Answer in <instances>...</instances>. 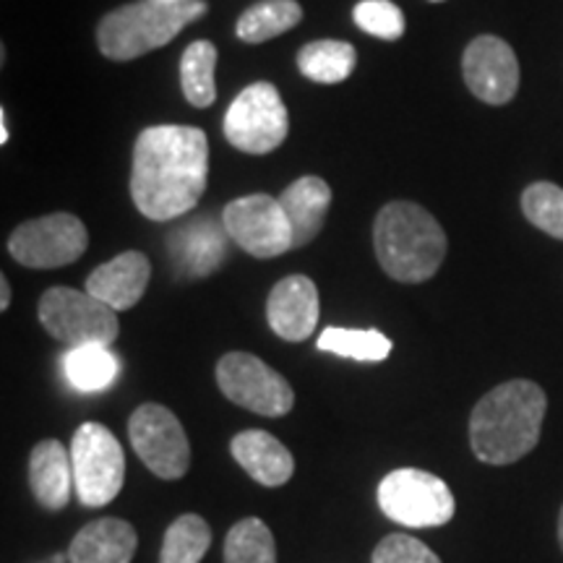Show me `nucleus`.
<instances>
[{"instance_id": "nucleus-24", "label": "nucleus", "mask_w": 563, "mask_h": 563, "mask_svg": "<svg viewBox=\"0 0 563 563\" xmlns=\"http://www.w3.org/2000/svg\"><path fill=\"white\" fill-rule=\"evenodd\" d=\"M63 368H66V378L74 389L79 391H102L118 378L121 363L112 355L110 347H76L68 350L63 357Z\"/></svg>"}, {"instance_id": "nucleus-16", "label": "nucleus", "mask_w": 563, "mask_h": 563, "mask_svg": "<svg viewBox=\"0 0 563 563\" xmlns=\"http://www.w3.org/2000/svg\"><path fill=\"white\" fill-rule=\"evenodd\" d=\"M170 258L183 277L196 279L217 272L224 262V249H228V232L214 224L209 217L194 220L186 228L170 232Z\"/></svg>"}, {"instance_id": "nucleus-7", "label": "nucleus", "mask_w": 563, "mask_h": 563, "mask_svg": "<svg viewBox=\"0 0 563 563\" xmlns=\"http://www.w3.org/2000/svg\"><path fill=\"white\" fill-rule=\"evenodd\" d=\"M76 496L84 506H108L125 481V454L121 441L102 422H84L70 441Z\"/></svg>"}, {"instance_id": "nucleus-13", "label": "nucleus", "mask_w": 563, "mask_h": 563, "mask_svg": "<svg viewBox=\"0 0 563 563\" xmlns=\"http://www.w3.org/2000/svg\"><path fill=\"white\" fill-rule=\"evenodd\" d=\"M467 89L485 104H506L519 91V60L509 42L496 34H481L462 55Z\"/></svg>"}, {"instance_id": "nucleus-18", "label": "nucleus", "mask_w": 563, "mask_h": 563, "mask_svg": "<svg viewBox=\"0 0 563 563\" xmlns=\"http://www.w3.org/2000/svg\"><path fill=\"white\" fill-rule=\"evenodd\" d=\"M30 488L47 511L66 509L74 485V462L60 441H40L30 454Z\"/></svg>"}, {"instance_id": "nucleus-1", "label": "nucleus", "mask_w": 563, "mask_h": 563, "mask_svg": "<svg viewBox=\"0 0 563 563\" xmlns=\"http://www.w3.org/2000/svg\"><path fill=\"white\" fill-rule=\"evenodd\" d=\"M209 141L194 125H152L133 144L131 199L146 220L188 214L207 191Z\"/></svg>"}, {"instance_id": "nucleus-29", "label": "nucleus", "mask_w": 563, "mask_h": 563, "mask_svg": "<svg viewBox=\"0 0 563 563\" xmlns=\"http://www.w3.org/2000/svg\"><path fill=\"white\" fill-rule=\"evenodd\" d=\"M357 30L378 40H399L405 34V13L391 0H363L352 11Z\"/></svg>"}, {"instance_id": "nucleus-19", "label": "nucleus", "mask_w": 563, "mask_h": 563, "mask_svg": "<svg viewBox=\"0 0 563 563\" xmlns=\"http://www.w3.org/2000/svg\"><path fill=\"white\" fill-rule=\"evenodd\" d=\"M230 452L245 473L266 488H279V485L290 483L295 473L290 449L266 431L238 433L230 443Z\"/></svg>"}, {"instance_id": "nucleus-2", "label": "nucleus", "mask_w": 563, "mask_h": 563, "mask_svg": "<svg viewBox=\"0 0 563 563\" xmlns=\"http://www.w3.org/2000/svg\"><path fill=\"white\" fill-rule=\"evenodd\" d=\"M548 410L543 386L527 378L498 384L470 415V446L485 464L519 462L538 446Z\"/></svg>"}, {"instance_id": "nucleus-30", "label": "nucleus", "mask_w": 563, "mask_h": 563, "mask_svg": "<svg viewBox=\"0 0 563 563\" xmlns=\"http://www.w3.org/2000/svg\"><path fill=\"white\" fill-rule=\"evenodd\" d=\"M371 563H441V559L422 540L394 532L378 540V545L373 548Z\"/></svg>"}, {"instance_id": "nucleus-12", "label": "nucleus", "mask_w": 563, "mask_h": 563, "mask_svg": "<svg viewBox=\"0 0 563 563\" xmlns=\"http://www.w3.org/2000/svg\"><path fill=\"white\" fill-rule=\"evenodd\" d=\"M222 228L253 258H274L295 249L290 220L274 196L253 194L230 201L222 211Z\"/></svg>"}, {"instance_id": "nucleus-15", "label": "nucleus", "mask_w": 563, "mask_h": 563, "mask_svg": "<svg viewBox=\"0 0 563 563\" xmlns=\"http://www.w3.org/2000/svg\"><path fill=\"white\" fill-rule=\"evenodd\" d=\"M152 279V264L141 251H125L97 266L87 279V292L110 306L112 311H129L144 298Z\"/></svg>"}, {"instance_id": "nucleus-10", "label": "nucleus", "mask_w": 563, "mask_h": 563, "mask_svg": "<svg viewBox=\"0 0 563 563\" xmlns=\"http://www.w3.org/2000/svg\"><path fill=\"white\" fill-rule=\"evenodd\" d=\"M133 452L162 481H180L191 467V443L178 415L165 405H141L129 420Z\"/></svg>"}, {"instance_id": "nucleus-17", "label": "nucleus", "mask_w": 563, "mask_h": 563, "mask_svg": "<svg viewBox=\"0 0 563 563\" xmlns=\"http://www.w3.org/2000/svg\"><path fill=\"white\" fill-rule=\"evenodd\" d=\"M139 548L133 525L118 517L95 519L74 534L68 548L70 563H131Z\"/></svg>"}, {"instance_id": "nucleus-14", "label": "nucleus", "mask_w": 563, "mask_h": 563, "mask_svg": "<svg viewBox=\"0 0 563 563\" xmlns=\"http://www.w3.org/2000/svg\"><path fill=\"white\" fill-rule=\"evenodd\" d=\"M266 321L285 342L308 340L319 327V290L313 279L292 274L277 282L266 300Z\"/></svg>"}, {"instance_id": "nucleus-26", "label": "nucleus", "mask_w": 563, "mask_h": 563, "mask_svg": "<svg viewBox=\"0 0 563 563\" xmlns=\"http://www.w3.org/2000/svg\"><path fill=\"white\" fill-rule=\"evenodd\" d=\"M224 563H277V543L269 525L245 517L224 538Z\"/></svg>"}, {"instance_id": "nucleus-23", "label": "nucleus", "mask_w": 563, "mask_h": 563, "mask_svg": "<svg viewBox=\"0 0 563 563\" xmlns=\"http://www.w3.org/2000/svg\"><path fill=\"white\" fill-rule=\"evenodd\" d=\"M217 47L209 40H196L183 51L180 87L194 108H209L217 100Z\"/></svg>"}, {"instance_id": "nucleus-11", "label": "nucleus", "mask_w": 563, "mask_h": 563, "mask_svg": "<svg viewBox=\"0 0 563 563\" xmlns=\"http://www.w3.org/2000/svg\"><path fill=\"white\" fill-rule=\"evenodd\" d=\"M89 249V232L79 217L55 211L19 224L9 238V253L30 269H60L79 262Z\"/></svg>"}, {"instance_id": "nucleus-35", "label": "nucleus", "mask_w": 563, "mask_h": 563, "mask_svg": "<svg viewBox=\"0 0 563 563\" xmlns=\"http://www.w3.org/2000/svg\"><path fill=\"white\" fill-rule=\"evenodd\" d=\"M431 3H443V0H431Z\"/></svg>"}, {"instance_id": "nucleus-31", "label": "nucleus", "mask_w": 563, "mask_h": 563, "mask_svg": "<svg viewBox=\"0 0 563 563\" xmlns=\"http://www.w3.org/2000/svg\"><path fill=\"white\" fill-rule=\"evenodd\" d=\"M11 306V282L9 277H0V311H9Z\"/></svg>"}, {"instance_id": "nucleus-27", "label": "nucleus", "mask_w": 563, "mask_h": 563, "mask_svg": "<svg viewBox=\"0 0 563 563\" xmlns=\"http://www.w3.org/2000/svg\"><path fill=\"white\" fill-rule=\"evenodd\" d=\"M321 352H334L340 357L361 363H382L391 355V340L376 329H323L319 336Z\"/></svg>"}, {"instance_id": "nucleus-21", "label": "nucleus", "mask_w": 563, "mask_h": 563, "mask_svg": "<svg viewBox=\"0 0 563 563\" xmlns=\"http://www.w3.org/2000/svg\"><path fill=\"white\" fill-rule=\"evenodd\" d=\"M357 66V51L342 40L308 42L298 53V68L316 84H340L350 79Z\"/></svg>"}, {"instance_id": "nucleus-9", "label": "nucleus", "mask_w": 563, "mask_h": 563, "mask_svg": "<svg viewBox=\"0 0 563 563\" xmlns=\"http://www.w3.org/2000/svg\"><path fill=\"white\" fill-rule=\"evenodd\" d=\"M217 384L232 405L264 418H282L295 405L290 382L251 352H228L217 363Z\"/></svg>"}, {"instance_id": "nucleus-3", "label": "nucleus", "mask_w": 563, "mask_h": 563, "mask_svg": "<svg viewBox=\"0 0 563 563\" xmlns=\"http://www.w3.org/2000/svg\"><path fill=\"white\" fill-rule=\"evenodd\" d=\"M378 264L402 285H420L441 269L446 258V232L428 209L415 201H391L373 224Z\"/></svg>"}, {"instance_id": "nucleus-25", "label": "nucleus", "mask_w": 563, "mask_h": 563, "mask_svg": "<svg viewBox=\"0 0 563 563\" xmlns=\"http://www.w3.org/2000/svg\"><path fill=\"white\" fill-rule=\"evenodd\" d=\"M211 548V527L199 514H183L167 527L159 563H201Z\"/></svg>"}, {"instance_id": "nucleus-5", "label": "nucleus", "mask_w": 563, "mask_h": 563, "mask_svg": "<svg viewBox=\"0 0 563 563\" xmlns=\"http://www.w3.org/2000/svg\"><path fill=\"white\" fill-rule=\"evenodd\" d=\"M40 323L45 332L70 350L76 347H110L121 334L118 311L97 300L87 290L70 287H51L40 298Z\"/></svg>"}, {"instance_id": "nucleus-34", "label": "nucleus", "mask_w": 563, "mask_h": 563, "mask_svg": "<svg viewBox=\"0 0 563 563\" xmlns=\"http://www.w3.org/2000/svg\"><path fill=\"white\" fill-rule=\"evenodd\" d=\"M162 3H186V0H162Z\"/></svg>"}, {"instance_id": "nucleus-33", "label": "nucleus", "mask_w": 563, "mask_h": 563, "mask_svg": "<svg viewBox=\"0 0 563 563\" xmlns=\"http://www.w3.org/2000/svg\"><path fill=\"white\" fill-rule=\"evenodd\" d=\"M559 545L563 551V506H561V514H559Z\"/></svg>"}, {"instance_id": "nucleus-8", "label": "nucleus", "mask_w": 563, "mask_h": 563, "mask_svg": "<svg viewBox=\"0 0 563 563\" xmlns=\"http://www.w3.org/2000/svg\"><path fill=\"white\" fill-rule=\"evenodd\" d=\"M287 108L277 87L256 81L232 100L224 115V139L245 154H269L285 144Z\"/></svg>"}, {"instance_id": "nucleus-4", "label": "nucleus", "mask_w": 563, "mask_h": 563, "mask_svg": "<svg viewBox=\"0 0 563 563\" xmlns=\"http://www.w3.org/2000/svg\"><path fill=\"white\" fill-rule=\"evenodd\" d=\"M209 3H162V0H136L104 13L97 26V45L110 60H136L141 55L170 45L188 24L203 19Z\"/></svg>"}, {"instance_id": "nucleus-6", "label": "nucleus", "mask_w": 563, "mask_h": 563, "mask_svg": "<svg viewBox=\"0 0 563 563\" xmlns=\"http://www.w3.org/2000/svg\"><path fill=\"white\" fill-rule=\"evenodd\" d=\"M378 506L391 522L415 527H441L452 522L454 493L439 475L418 467L394 470L378 485Z\"/></svg>"}, {"instance_id": "nucleus-32", "label": "nucleus", "mask_w": 563, "mask_h": 563, "mask_svg": "<svg viewBox=\"0 0 563 563\" xmlns=\"http://www.w3.org/2000/svg\"><path fill=\"white\" fill-rule=\"evenodd\" d=\"M9 141V118H5V110H0V144Z\"/></svg>"}, {"instance_id": "nucleus-28", "label": "nucleus", "mask_w": 563, "mask_h": 563, "mask_svg": "<svg viewBox=\"0 0 563 563\" xmlns=\"http://www.w3.org/2000/svg\"><path fill=\"white\" fill-rule=\"evenodd\" d=\"M522 211L527 222L543 230L545 235L563 241V188L555 183L540 180L525 188Z\"/></svg>"}, {"instance_id": "nucleus-22", "label": "nucleus", "mask_w": 563, "mask_h": 563, "mask_svg": "<svg viewBox=\"0 0 563 563\" xmlns=\"http://www.w3.org/2000/svg\"><path fill=\"white\" fill-rule=\"evenodd\" d=\"M302 21V9L298 0H262L251 5L238 19V37L249 45H262L266 40L295 30Z\"/></svg>"}, {"instance_id": "nucleus-20", "label": "nucleus", "mask_w": 563, "mask_h": 563, "mask_svg": "<svg viewBox=\"0 0 563 563\" xmlns=\"http://www.w3.org/2000/svg\"><path fill=\"white\" fill-rule=\"evenodd\" d=\"M279 201L287 220H290L295 249H302V245L313 243V238L319 235L323 228L329 203H332V188H329V183L323 178L302 175V178L290 183V186L282 191Z\"/></svg>"}]
</instances>
